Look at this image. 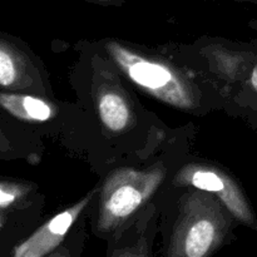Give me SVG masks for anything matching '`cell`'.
Instances as JSON below:
<instances>
[{
	"mask_svg": "<svg viewBox=\"0 0 257 257\" xmlns=\"http://www.w3.org/2000/svg\"><path fill=\"white\" fill-rule=\"evenodd\" d=\"M104 48L118 69L151 97L178 109L197 108V89L190 77L165 58L117 40H108Z\"/></svg>",
	"mask_w": 257,
	"mask_h": 257,
	"instance_id": "1",
	"label": "cell"
},
{
	"mask_svg": "<svg viewBox=\"0 0 257 257\" xmlns=\"http://www.w3.org/2000/svg\"><path fill=\"white\" fill-rule=\"evenodd\" d=\"M0 103L3 109L19 119L44 122L53 115V108L47 100L24 93L2 92Z\"/></svg>",
	"mask_w": 257,
	"mask_h": 257,
	"instance_id": "8",
	"label": "cell"
},
{
	"mask_svg": "<svg viewBox=\"0 0 257 257\" xmlns=\"http://www.w3.org/2000/svg\"><path fill=\"white\" fill-rule=\"evenodd\" d=\"M246 77H247L248 85H250L251 89L257 95V57H255V59L251 63L250 68H248L247 73H246Z\"/></svg>",
	"mask_w": 257,
	"mask_h": 257,
	"instance_id": "10",
	"label": "cell"
},
{
	"mask_svg": "<svg viewBox=\"0 0 257 257\" xmlns=\"http://www.w3.org/2000/svg\"><path fill=\"white\" fill-rule=\"evenodd\" d=\"M29 192V185L14 181H3L0 183V208L3 212L10 207H15Z\"/></svg>",
	"mask_w": 257,
	"mask_h": 257,
	"instance_id": "9",
	"label": "cell"
},
{
	"mask_svg": "<svg viewBox=\"0 0 257 257\" xmlns=\"http://www.w3.org/2000/svg\"><path fill=\"white\" fill-rule=\"evenodd\" d=\"M39 75L35 74L29 55L3 37L0 40V85L13 92H40Z\"/></svg>",
	"mask_w": 257,
	"mask_h": 257,
	"instance_id": "6",
	"label": "cell"
},
{
	"mask_svg": "<svg viewBox=\"0 0 257 257\" xmlns=\"http://www.w3.org/2000/svg\"><path fill=\"white\" fill-rule=\"evenodd\" d=\"M83 2L92 3L100 7H122L124 4V0H83Z\"/></svg>",
	"mask_w": 257,
	"mask_h": 257,
	"instance_id": "11",
	"label": "cell"
},
{
	"mask_svg": "<svg viewBox=\"0 0 257 257\" xmlns=\"http://www.w3.org/2000/svg\"><path fill=\"white\" fill-rule=\"evenodd\" d=\"M231 215L222 201L206 191L186 195L173 226L167 255L206 257L220 248L230 230Z\"/></svg>",
	"mask_w": 257,
	"mask_h": 257,
	"instance_id": "2",
	"label": "cell"
},
{
	"mask_svg": "<svg viewBox=\"0 0 257 257\" xmlns=\"http://www.w3.org/2000/svg\"><path fill=\"white\" fill-rule=\"evenodd\" d=\"M163 180L162 167L113 171L103 183L100 192L98 230L103 233L118 230L155 195Z\"/></svg>",
	"mask_w": 257,
	"mask_h": 257,
	"instance_id": "3",
	"label": "cell"
},
{
	"mask_svg": "<svg viewBox=\"0 0 257 257\" xmlns=\"http://www.w3.org/2000/svg\"><path fill=\"white\" fill-rule=\"evenodd\" d=\"M93 195H94V192H90L83 200L78 201L75 205L70 206L63 212L55 215L52 220L44 223L39 230L35 231L28 240L18 245L15 250L13 251V256L44 257L50 255L53 250L59 247L73 223L79 217L80 213L84 211L88 203L92 201Z\"/></svg>",
	"mask_w": 257,
	"mask_h": 257,
	"instance_id": "5",
	"label": "cell"
},
{
	"mask_svg": "<svg viewBox=\"0 0 257 257\" xmlns=\"http://www.w3.org/2000/svg\"><path fill=\"white\" fill-rule=\"evenodd\" d=\"M175 183L182 187L206 191L222 201L233 218L257 228V220L242 188L221 167L207 163H190L176 175Z\"/></svg>",
	"mask_w": 257,
	"mask_h": 257,
	"instance_id": "4",
	"label": "cell"
},
{
	"mask_svg": "<svg viewBox=\"0 0 257 257\" xmlns=\"http://www.w3.org/2000/svg\"><path fill=\"white\" fill-rule=\"evenodd\" d=\"M240 2H251V3H256L257 4V0H240Z\"/></svg>",
	"mask_w": 257,
	"mask_h": 257,
	"instance_id": "12",
	"label": "cell"
},
{
	"mask_svg": "<svg viewBox=\"0 0 257 257\" xmlns=\"http://www.w3.org/2000/svg\"><path fill=\"white\" fill-rule=\"evenodd\" d=\"M95 105L100 122L112 133L125 132L135 123L132 103L117 85H100L95 94Z\"/></svg>",
	"mask_w": 257,
	"mask_h": 257,
	"instance_id": "7",
	"label": "cell"
}]
</instances>
